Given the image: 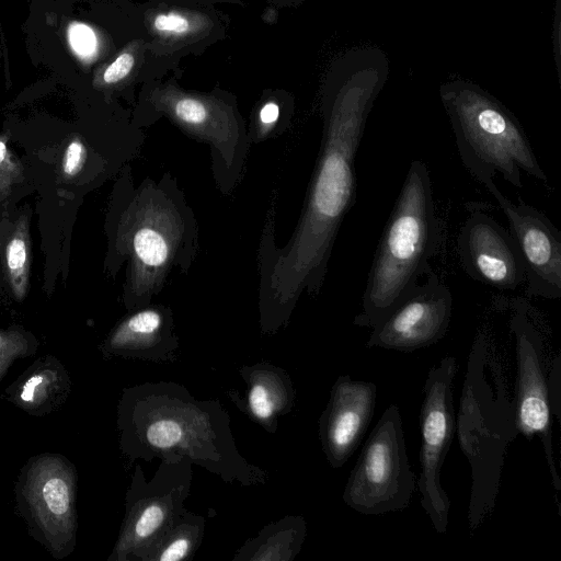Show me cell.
I'll use <instances>...</instances> for the list:
<instances>
[{"label":"cell","instance_id":"8","mask_svg":"<svg viewBox=\"0 0 561 561\" xmlns=\"http://www.w3.org/2000/svg\"><path fill=\"white\" fill-rule=\"evenodd\" d=\"M77 471L62 455L33 456L21 469L16 506L34 539L56 559L69 556L78 529Z\"/></svg>","mask_w":561,"mask_h":561},{"label":"cell","instance_id":"11","mask_svg":"<svg viewBox=\"0 0 561 561\" xmlns=\"http://www.w3.org/2000/svg\"><path fill=\"white\" fill-rule=\"evenodd\" d=\"M515 339L516 386L513 398L518 433L526 438L538 436L549 468L552 486L561 490V479L554 460L551 408L548 375L541 334L522 307L516 308L510 320Z\"/></svg>","mask_w":561,"mask_h":561},{"label":"cell","instance_id":"1","mask_svg":"<svg viewBox=\"0 0 561 561\" xmlns=\"http://www.w3.org/2000/svg\"><path fill=\"white\" fill-rule=\"evenodd\" d=\"M376 81H355L328 107L317 162L297 226L285 247L275 241L271 208L257 249L259 320L263 333L286 327L302 294L323 286L333 245L356 199L355 158Z\"/></svg>","mask_w":561,"mask_h":561},{"label":"cell","instance_id":"7","mask_svg":"<svg viewBox=\"0 0 561 561\" xmlns=\"http://www.w3.org/2000/svg\"><path fill=\"white\" fill-rule=\"evenodd\" d=\"M415 483L403 421L398 405L390 404L365 440L342 499L364 515L400 512L409 506Z\"/></svg>","mask_w":561,"mask_h":561},{"label":"cell","instance_id":"17","mask_svg":"<svg viewBox=\"0 0 561 561\" xmlns=\"http://www.w3.org/2000/svg\"><path fill=\"white\" fill-rule=\"evenodd\" d=\"M71 380L59 359L47 355L35 360L7 389L8 400L27 414L43 416L69 397Z\"/></svg>","mask_w":561,"mask_h":561},{"label":"cell","instance_id":"28","mask_svg":"<svg viewBox=\"0 0 561 561\" xmlns=\"http://www.w3.org/2000/svg\"><path fill=\"white\" fill-rule=\"evenodd\" d=\"M153 28L160 33L185 34L191 30L190 20L179 13L169 12L158 14L153 22Z\"/></svg>","mask_w":561,"mask_h":561},{"label":"cell","instance_id":"16","mask_svg":"<svg viewBox=\"0 0 561 561\" xmlns=\"http://www.w3.org/2000/svg\"><path fill=\"white\" fill-rule=\"evenodd\" d=\"M179 346L171 307L150 304L129 311L111 331L102 351L110 357L170 362Z\"/></svg>","mask_w":561,"mask_h":561},{"label":"cell","instance_id":"2","mask_svg":"<svg viewBox=\"0 0 561 561\" xmlns=\"http://www.w3.org/2000/svg\"><path fill=\"white\" fill-rule=\"evenodd\" d=\"M230 423L218 400H197L175 382L127 387L117 405L119 448L130 462L185 459L228 483H265L266 471L238 451Z\"/></svg>","mask_w":561,"mask_h":561},{"label":"cell","instance_id":"9","mask_svg":"<svg viewBox=\"0 0 561 561\" xmlns=\"http://www.w3.org/2000/svg\"><path fill=\"white\" fill-rule=\"evenodd\" d=\"M192 466L185 459H163L147 480L136 466L125 499V515L110 561H140L141 557L186 511Z\"/></svg>","mask_w":561,"mask_h":561},{"label":"cell","instance_id":"25","mask_svg":"<svg viewBox=\"0 0 561 561\" xmlns=\"http://www.w3.org/2000/svg\"><path fill=\"white\" fill-rule=\"evenodd\" d=\"M88 159V148L80 136L70 139L61 158V175L64 179L76 178Z\"/></svg>","mask_w":561,"mask_h":561},{"label":"cell","instance_id":"3","mask_svg":"<svg viewBox=\"0 0 561 561\" xmlns=\"http://www.w3.org/2000/svg\"><path fill=\"white\" fill-rule=\"evenodd\" d=\"M130 171L123 170L111 226L113 267L127 263L128 311L152 304L173 270L186 276L199 252L197 217L176 178L167 171L135 185Z\"/></svg>","mask_w":561,"mask_h":561},{"label":"cell","instance_id":"12","mask_svg":"<svg viewBox=\"0 0 561 561\" xmlns=\"http://www.w3.org/2000/svg\"><path fill=\"white\" fill-rule=\"evenodd\" d=\"M413 289L371 329L366 347L413 352L437 343L447 333L453 296L432 270Z\"/></svg>","mask_w":561,"mask_h":561},{"label":"cell","instance_id":"21","mask_svg":"<svg viewBox=\"0 0 561 561\" xmlns=\"http://www.w3.org/2000/svg\"><path fill=\"white\" fill-rule=\"evenodd\" d=\"M4 273L10 290L16 300H23L28 290L31 242L28 215L16 218L4 245Z\"/></svg>","mask_w":561,"mask_h":561},{"label":"cell","instance_id":"19","mask_svg":"<svg viewBox=\"0 0 561 561\" xmlns=\"http://www.w3.org/2000/svg\"><path fill=\"white\" fill-rule=\"evenodd\" d=\"M306 528L301 516L270 524L241 548L234 560H293L301 549Z\"/></svg>","mask_w":561,"mask_h":561},{"label":"cell","instance_id":"14","mask_svg":"<svg viewBox=\"0 0 561 561\" xmlns=\"http://www.w3.org/2000/svg\"><path fill=\"white\" fill-rule=\"evenodd\" d=\"M457 238V252L469 277L502 290L525 283V267L515 239L492 216L473 204Z\"/></svg>","mask_w":561,"mask_h":561},{"label":"cell","instance_id":"15","mask_svg":"<svg viewBox=\"0 0 561 561\" xmlns=\"http://www.w3.org/2000/svg\"><path fill=\"white\" fill-rule=\"evenodd\" d=\"M377 386L341 375L319 417V439L330 466L345 465L360 444L375 413Z\"/></svg>","mask_w":561,"mask_h":561},{"label":"cell","instance_id":"6","mask_svg":"<svg viewBox=\"0 0 561 561\" xmlns=\"http://www.w3.org/2000/svg\"><path fill=\"white\" fill-rule=\"evenodd\" d=\"M442 101L459 157L476 181L500 173L522 188V171L547 181L522 125L497 100L474 85L453 84L442 89Z\"/></svg>","mask_w":561,"mask_h":561},{"label":"cell","instance_id":"10","mask_svg":"<svg viewBox=\"0 0 561 561\" xmlns=\"http://www.w3.org/2000/svg\"><path fill=\"white\" fill-rule=\"evenodd\" d=\"M458 365L445 356L427 374L420 409L421 505L436 533L445 535L449 523L450 501L440 483L444 460L456 432L453 381Z\"/></svg>","mask_w":561,"mask_h":561},{"label":"cell","instance_id":"24","mask_svg":"<svg viewBox=\"0 0 561 561\" xmlns=\"http://www.w3.org/2000/svg\"><path fill=\"white\" fill-rule=\"evenodd\" d=\"M67 39L72 53L81 60L93 58L98 48L94 31L81 22H71L67 28Z\"/></svg>","mask_w":561,"mask_h":561},{"label":"cell","instance_id":"13","mask_svg":"<svg viewBox=\"0 0 561 561\" xmlns=\"http://www.w3.org/2000/svg\"><path fill=\"white\" fill-rule=\"evenodd\" d=\"M510 222L525 267L528 297L557 299L561 296V233L550 219L523 198L513 203L493 179L483 183Z\"/></svg>","mask_w":561,"mask_h":561},{"label":"cell","instance_id":"5","mask_svg":"<svg viewBox=\"0 0 561 561\" xmlns=\"http://www.w3.org/2000/svg\"><path fill=\"white\" fill-rule=\"evenodd\" d=\"M431 174L426 163H410L379 239L353 324L373 329L423 277L440 243Z\"/></svg>","mask_w":561,"mask_h":561},{"label":"cell","instance_id":"27","mask_svg":"<svg viewBox=\"0 0 561 561\" xmlns=\"http://www.w3.org/2000/svg\"><path fill=\"white\" fill-rule=\"evenodd\" d=\"M548 390L551 413L557 421H561V355L558 354L553 360L551 370L548 375Z\"/></svg>","mask_w":561,"mask_h":561},{"label":"cell","instance_id":"4","mask_svg":"<svg viewBox=\"0 0 561 561\" xmlns=\"http://www.w3.org/2000/svg\"><path fill=\"white\" fill-rule=\"evenodd\" d=\"M456 432L471 468L467 519L469 529L476 530L494 511L505 454L519 434L514 401L507 394L489 337L482 332L469 353Z\"/></svg>","mask_w":561,"mask_h":561},{"label":"cell","instance_id":"23","mask_svg":"<svg viewBox=\"0 0 561 561\" xmlns=\"http://www.w3.org/2000/svg\"><path fill=\"white\" fill-rule=\"evenodd\" d=\"M8 135L0 137V202L10 195L13 185L23 179L22 164L8 148Z\"/></svg>","mask_w":561,"mask_h":561},{"label":"cell","instance_id":"18","mask_svg":"<svg viewBox=\"0 0 561 561\" xmlns=\"http://www.w3.org/2000/svg\"><path fill=\"white\" fill-rule=\"evenodd\" d=\"M248 385L247 407L252 419L268 432H275L277 419L290 412L296 392L285 370L261 363L240 369Z\"/></svg>","mask_w":561,"mask_h":561},{"label":"cell","instance_id":"26","mask_svg":"<svg viewBox=\"0 0 561 561\" xmlns=\"http://www.w3.org/2000/svg\"><path fill=\"white\" fill-rule=\"evenodd\" d=\"M135 65V57L130 51L121 53L98 78V83L113 85L128 76Z\"/></svg>","mask_w":561,"mask_h":561},{"label":"cell","instance_id":"20","mask_svg":"<svg viewBox=\"0 0 561 561\" xmlns=\"http://www.w3.org/2000/svg\"><path fill=\"white\" fill-rule=\"evenodd\" d=\"M205 528V517L186 510L140 561L191 560L202 543Z\"/></svg>","mask_w":561,"mask_h":561},{"label":"cell","instance_id":"22","mask_svg":"<svg viewBox=\"0 0 561 561\" xmlns=\"http://www.w3.org/2000/svg\"><path fill=\"white\" fill-rule=\"evenodd\" d=\"M37 341L21 328L0 329V382L11 365L36 352Z\"/></svg>","mask_w":561,"mask_h":561}]
</instances>
